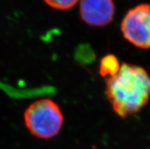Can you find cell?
Returning <instances> with one entry per match:
<instances>
[{"mask_svg": "<svg viewBox=\"0 0 150 149\" xmlns=\"http://www.w3.org/2000/svg\"><path fill=\"white\" fill-rule=\"evenodd\" d=\"M105 95L121 118L140 111L150 99V76L144 68L122 63L114 76L107 78Z\"/></svg>", "mask_w": 150, "mask_h": 149, "instance_id": "1", "label": "cell"}, {"mask_svg": "<svg viewBox=\"0 0 150 149\" xmlns=\"http://www.w3.org/2000/svg\"><path fill=\"white\" fill-rule=\"evenodd\" d=\"M25 126L34 136L41 139L55 137L63 126V114L56 102L48 98L33 102L24 113Z\"/></svg>", "mask_w": 150, "mask_h": 149, "instance_id": "2", "label": "cell"}, {"mask_svg": "<svg viewBox=\"0 0 150 149\" xmlns=\"http://www.w3.org/2000/svg\"><path fill=\"white\" fill-rule=\"evenodd\" d=\"M120 30L134 47L150 49V4H139L128 10L122 19Z\"/></svg>", "mask_w": 150, "mask_h": 149, "instance_id": "3", "label": "cell"}, {"mask_svg": "<svg viewBox=\"0 0 150 149\" xmlns=\"http://www.w3.org/2000/svg\"><path fill=\"white\" fill-rule=\"evenodd\" d=\"M79 13L88 25L103 27L113 20L115 5L113 0H79Z\"/></svg>", "mask_w": 150, "mask_h": 149, "instance_id": "4", "label": "cell"}, {"mask_svg": "<svg viewBox=\"0 0 150 149\" xmlns=\"http://www.w3.org/2000/svg\"><path fill=\"white\" fill-rule=\"evenodd\" d=\"M120 64L117 57L109 54L101 59L99 67V73L104 77H110L114 76L119 71Z\"/></svg>", "mask_w": 150, "mask_h": 149, "instance_id": "5", "label": "cell"}, {"mask_svg": "<svg viewBox=\"0 0 150 149\" xmlns=\"http://www.w3.org/2000/svg\"><path fill=\"white\" fill-rule=\"evenodd\" d=\"M45 3L57 10H68L74 7L79 0H44Z\"/></svg>", "mask_w": 150, "mask_h": 149, "instance_id": "6", "label": "cell"}]
</instances>
